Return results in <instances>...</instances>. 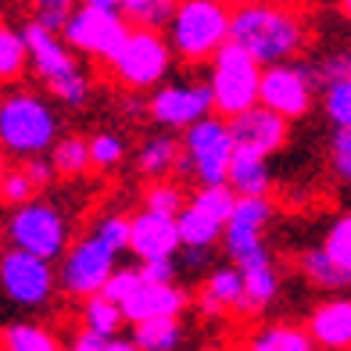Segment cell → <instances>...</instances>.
Wrapping results in <instances>:
<instances>
[{
    "label": "cell",
    "instance_id": "1",
    "mask_svg": "<svg viewBox=\"0 0 351 351\" xmlns=\"http://www.w3.org/2000/svg\"><path fill=\"white\" fill-rule=\"evenodd\" d=\"M230 40L241 43L262 65H276L308 51L312 25L308 14L287 0H237Z\"/></svg>",
    "mask_w": 351,
    "mask_h": 351
},
{
    "label": "cell",
    "instance_id": "2",
    "mask_svg": "<svg viewBox=\"0 0 351 351\" xmlns=\"http://www.w3.org/2000/svg\"><path fill=\"white\" fill-rule=\"evenodd\" d=\"M25 33V47H29V65H33L36 79L51 90V97L61 108H86L93 97V75L79 65V51L58 33L47 29L43 22L29 19L22 25Z\"/></svg>",
    "mask_w": 351,
    "mask_h": 351
},
{
    "label": "cell",
    "instance_id": "3",
    "mask_svg": "<svg viewBox=\"0 0 351 351\" xmlns=\"http://www.w3.org/2000/svg\"><path fill=\"white\" fill-rule=\"evenodd\" d=\"M61 136V115L36 90H11L0 97V151L14 162L51 154Z\"/></svg>",
    "mask_w": 351,
    "mask_h": 351
},
{
    "label": "cell",
    "instance_id": "4",
    "mask_svg": "<svg viewBox=\"0 0 351 351\" xmlns=\"http://www.w3.org/2000/svg\"><path fill=\"white\" fill-rule=\"evenodd\" d=\"M233 8L230 0H176V11L165 25L176 61L208 65L222 43H230Z\"/></svg>",
    "mask_w": 351,
    "mask_h": 351
},
{
    "label": "cell",
    "instance_id": "5",
    "mask_svg": "<svg viewBox=\"0 0 351 351\" xmlns=\"http://www.w3.org/2000/svg\"><path fill=\"white\" fill-rule=\"evenodd\" d=\"M4 241L11 247L33 251L40 258L61 262V254L72 244V226L69 215L47 197H29L22 204H11V212L4 219Z\"/></svg>",
    "mask_w": 351,
    "mask_h": 351
},
{
    "label": "cell",
    "instance_id": "6",
    "mask_svg": "<svg viewBox=\"0 0 351 351\" xmlns=\"http://www.w3.org/2000/svg\"><path fill=\"white\" fill-rule=\"evenodd\" d=\"M262 61H254L241 43H222L215 58L208 61V86L215 115L233 119L241 111L254 108L262 101Z\"/></svg>",
    "mask_w": 351,
    "mask_h": 351
},
{
    "label": "cell",
    "instance_id": "7",
    "mask_svg": "<svg viewBox=\"0 0 351 351\" xmlns=\"http://www.w3.org/2000/svg\"><path fill=\"white\" fill-rule=\"evenodd\" d=\"M176 51L169 43L165 29H140L133 25L130 36H125L119 58L108 65V75L115 79L122 90H154L162 86L169 72H172Z\"/></svg>",
    "mask_w": 351,
    "mask_h": 351
},
{
    "label": "cell",
    "instance_id": "8",
    "mask_svg": "<svg viewBox=\"0 0 351 351\" xmlns=\"http://www.w3.org/2000/svg\"><path fill=\"white\" fill-rule=\"evenodd\" d=\"M233 158H237V140L230 130V119H222L212 111V115H204L190 130H183L180 172L186 180H194L197 186L201 183H226Z\"/></svg>",
    "mask_w": 351,
    "mask_h": 351
},
{
    "label": "cell",
    "instance_id": "9",
    "mask_svg": "<svg viewBox=\"0 0 351 351\" xmlns=\"http://www.w3.org/2000/svg\"><path fill=\"white\" fill-rule=\"evenodd\" d=\"M58 291H61V283H58V269L51 258H40V254L11 247V244L0 251V294L14 308L40 312L51 305Z\"/></svg>",
    "mask_w": 351,
    "mask_h": 351
},
{
    "label": "cell",
    "instance_id": "10",
    "mask_svg": "<svg viewBox=\"0 0 351 351\" xmlns=\"http://www.w3.org/2000/svg\"><path fill=\"white\" fill-rule=\"evenodd\" d=\"M130 19L119 8H97V4H75L61 36H65L83 58L97 61V65H111L119 58L125 36H130Z\"/></svg>",
    "mask_w": 351,
    "mask_h": 351
},
{
    "label": "cell",
    "instance_id": "11",
    "mask_svg": "<svg viewBox=\"0 0 351 351\" xmlns=\"http://www.w3.org/2000/svg\"><path fill=\"white\" fill-rule=\"evenodd\" d=\"M115 269H119V251L111 244H104L93 230H86L79 241L69 244L65 254H61V269H58L61 294H69L75 301H83L90 294H101Z\"/></svg>",
    "mask_w": 351,
    "mask_h": 351
},
{
    "label": "cell",
    "instance_id": "12",
    "mask_svg": "<svg viewBox=\"0 0 351 351\" xmlns=\"http://www.w3.org/2000/svg\"><path fill=\"white\" fill-rule=\"evenodd\" d=\"M315 90H319V79L312 72V61L301 65V61L291 58L262 69V104L287 115L291 122L305 119L315 108Z\"/></svg>",
    "mask_w": 351,
    "mask_h": 351
},
{
    "label": "cell",
    "instance_id": "13",
    "mask_svg": "<svg viewBox=\"0 0 351 351\" xmlns=\"http://www.w3.org/2000/svg\"><path fill=\"white\" fill-rule=\"evenodd\" d=\"M151 122L158 130H172V133H183L190 130L194 122H201L204 115H212L215 104H212V86L208 79L197 83V79H183V83H162L151 90Z\"/></svg>",
    "mask_w": 351,
    "mask_h": 351
},
{
    "label": "cell",
    "instance_id": "14",
    "mask_svg": "<svg viewBox=\"0 0 351 351\" xmlns=\"http://www.w3.org/2000/svg\"><path fill=\"white\" fill-rule=\"evenodd\" d=\"M273 219V201L269 197H237V208L226 219V230H222V251L226 258L244 265L258 254H269L265 247V226Z\"/></svg>",
    "mask_w": 351,
    "mask_h": 351
},
{
    "label": "cell",
    "instance_id": "15",
    "mask_svg": "<svg viewBox=\"0 0 351 351\" xmlns=\"http://www.w3.org/2000/svg\"><path fill=\"white\" fill-rule=\"evenodd\" d=\"M183 247L180 222L169 212H158L140 204V212H133L130 222V254L136 262H154V258H176Z\"/></svg>",
    "mask_w": 351,
    "mask_h": 351
},
{
    "label": "cell",
    "instance_id": "16",
    "mask_svg": "<svg viewBox=\"0 0 351 351\" xmlns=\"http://www.w3.org/2000/svg\"><path fill=\"white\" fill-rule=\"evenodd\" d=\"M230 130H233V140H237V151H254V154L273 158L276 151H283V143L291 140V119L258 101L254 108L233 115Z\"/></svg>",
    "mask_w": 351,
    "mask_h": 351
},
{
    "label": "cell",
    "instance_id": "17",
    "mask_svg": "<svg viewBox=\"0 0 351 351\" xmlns=\"http://www.w3.org/2000/svg\"><path fill=\"white\" fill-rule=\"evenodd\" d=\"M190 305V291L180 283H151L143 280L136 291L122 301V315L125 323H143V319H154V315H183Z\"/></svg>",
    "mask_w": 351,
    "mask_h": 351
},
{
    "label": "cell",
    "instance_id": "18",
    "mask_svg": "<svg viewBox=\"0 0 351 351\" xmlns=\"http://www.w3.org/2000/svg\"><path fill=\"white\" fill-rule=\"evenodd\" d=\"M308 333L315 348H330V351H344L351 348V298L337 294L326 298L308 312Z\"/></svg>",
    "mask_w": 351,
    "mask_h": 351
},
{
    "label": "cell",
    "instance_id": "19",
    "mask_svg": "<svg viewBox=\"0 0 351 351\" xmlns=\"http://www.w3.org/2000/svg\"><path fill=\"white\" fill-rule=\"evenodd\" d=\"M244 305V273L241 265L230 262V265H219L212 269L201 283V294H197V308L201 315H226V312H241Z\"/></svg>",
    "mask_w": 351,
    "mask_h": 351
},
{
    "label": "cell",
    "instance_id": "20",
    "mask_svg": "<svg viewBox=\"0 0 351 351\" xmlns=\"http://www.w3.org/2000/svg\"><path fill=\"white\" fill-rule=\"evenodd\" d=\"M180 162H183V140L172 130H162L140 140L133 154V172L140 180H165V176L180 172Z\"/></svg>",
    "mask_w": 351,
    "mask_h": 351
},
{
    "label": "cell",
    "instance_id": "21",
    "mask_svg": "<svg viewBox=\"0 0 351 351\" xmlns=\"http://www.w3.org/2000/svg\"><path fill=\"white\" fill-rule=\"evenodd\" d=\"M244 273V305L241 315H258L280 298V269L273 262V254H258L241 265Z\"/></svg>",
    "mask_w": 351,
    "mask_h": 351
},
{
    "label": "cell",
    "instance_id": "22",
    "mask_svg": "<svg viewBox=\"0 0 351 351\" xmlns=\"http://www.w3.org/2000/svg\"><path fill=\"white\" fill-rule=\"evenodd\" d=\"M294 265H298L301 280H305L308 287H315V291L337 294V291H348V287H351V269H344L323 244H319V247H305L294 258Z\"/></svg>",
    "mask_w": 351,
    "mask_h": 351
},
{
    "label": "cell",
    "instance_id": "23",
    "mask_svg": "<svg viewBox=\"0 0 351 351\" xmlns=\"http://www.w3.org/2000/svg\"><path fill=\"white\" fill-rule=\"evenodd\" d=\"M226 183L241 197H269V190H273V169H269V158L254 154V151H237Z\"/></svg>",
    "mask_w": 351,
    "mask_h": 351
},
{
    "label": "cell",
    "instance_id": "24",
    "mask_svg": "<svg viewBox=\"0 0 351 351\" xmlns=\"http://www.w3.org/2000/svg\"><path fill=\"white\" fill-rule=\"evenodd\" d=\"M130 337L136 341L140 351H176L186 337L183 315H154V319H143V323H133Z\"/></svg>",
    "mask_w": 351,
    "mask_h": 351
},
{
    "label": "cell",
    "instance_id": "25",
    "mask_svg": "<svg viewBox=\"0 0 351 351\" xmlns=\"http://www.w3.org/2000/svg\"><path fill=\"white\" fill-rule=\"evenodd\" d=\"M29 65V47H25V33L22 25L14 29L8 19H0V86H14L22 83Z\"/></svg>",
    "mask_w": 351,
    "mask_h": 351
},
{
    "label": "cell",
    "instance_id": "26",
    "mask_svg": "<svg viewBox=\"0 0 351 351\" xmlns=\"http://www.w3.org/2000/svg\"><path fill=\"white\" fill-rule=\"evenodd\" d=\"M244 348L251 351H312L315 341L308 326H287V323H273V326H258L247 333Z\"/></svg>",
    "mask_w": 351,
    "mask_h": 351
},
{
    "label": "cell",
    "instance_id": "27",
    "mask_svg": "<svg viewBox=\"0 0 351 351\" xmlns=\"http://www.w3.org/2000/svg\"><path fill=\"white\" fill-rule=\"evenodd\" d=\"M176 222H180L183 247H215V244H222V230H226V222H219L215 215L197 208L194 201H186V208L176 215Z\"/></svg>",
    "mask_w": 351,
    "mask_h": 351
},
{
    "label": "cell",
    "instance_id": "28",
    "mask_svg": "<svg viewBox=\"0 0 351 351\" xmlns=\"http://www.w3.org/2000/svg\"><path fill=\"white\" fill-rule=\"evenodd\" d=\"M0 348L4 351H58L61 341L54 330L40 323H8L0 326Z\"/></svg>",
    "mask_w": 351,
    "mask_h": 351
},
{
    "label": "cell",
    "instance_id": "29",
    "mask_svg": "<svg viewBox=\"0 0 351 351\" xmlns=\"http://www.w3.org/2000/svg\"><path fill=\"white\" fill-rule=\"evenodd\" d=\"M79 326L97 330V333H122V326H125L122 305L111 301L108 294H90L79 301Z\"/></svg>",
    "mask_w": 351,
    "mask_h": 351
},
{
    "label": "cell",
    "instance_id": "30",
    "mask_svg": "<svg viewBox=\"0 0 351 351\" xmlns=\"http://www.w3.org/2000/svg\"><path fill=\"white\" fill-rule=\"evenodd\" d=\"M51 158L58 165V176H69V180H75V176H86L90 165H93V154H90V136H79V133H61L58 143L51 147Z\"/></svg>",
    "mask_w": 351,
    "mask_h": 351
},
{
    "label": "cell",
    "instance_id": "31",
    "mask_svg": "<svg viewBox=\"0 0 351 351\" xmlns=\"http://www.w3.org/2000/svg\"><path fill=\"white\" fill-rule=\"evenodd\" d=\"M319 104L333 130H351V75L330 79L319 86Z\"/></svg>",
    "mask_w": 351,
    "mask_h": 351
},
{
    "label": "cell",
    "instance_id": "32",
    "mask_svg": "<svg viewBox=\"0 0 351 351\" xmlns=\"http://www.w3.org/2000/svg\"><path fill=\"white\" fill-rule=\"evenodd\" d=\"M176 11V0H122V14L140 29H165Z\"/></svg>",
    "mask_w": 351,
    "mask_h": 351
},
{
    "label": "cell",
    "instance_id": "33",
    "mask_svg": "<svg viewBox=\"0 0 351 351\" xmlns=\"http://www.w3.org/2000/svg\"><path fill=\"white\" fill-rule=\"evenodd\" d=\"M186 190L180 183H172L169 176L165 180H147V186H143L140 194V204H147V208H158V212H169V215H180L186 208Z\"/></svg>",
    "mask_w": 351,
    "mask_h": 351
},
{
    "label": "cell",
    "instance_id": "34",
    "mask_svg": "<svg viewBox=\"0 0 351 351\" xmlns=\"http://www.w3.org/2000/svg\"><path fill=\"white\" fill-rule=\"evenodd\" d=\"M237 197H241V194H237L230 183H201L194 194H190V201H194L197 208H204L208 215H215L219 222H226V219L233 215Z\"/></svg>",
    "mask_w": 351,
    "mask_h": 351
},
{
    "label": "cell",
    "instance_id": "35",
    "mask_svg": "<svg viewBox=\"0 0 351 351\" xmlns=\"http://www.w3.org/2000/svg\"><path fill=\"white\" fill-rule=\"evenodd\" d=\"M69 348L72 351H140L136 341L125 337V333H97V330H86V326H79L72 333Z\"/></svg>",
    "mask_w": 351,
    "mask_h": 351
},
{
    "label": "cell",
    "instance_id": "36",
    "mask_svg": "<svg viewBox=\"0 0 351 351\" xmlns=\"http://www.w3.org/2000/svg\"><path fill=\"white\" fill-rule=\"evenodd\" d=\"M130 222H133V215H125V212H104L90 222V230L122 254V251H130Z\"/></svg>",
    "mask_w": 351,
    "mask_h": 351
},
{
    "label": "cell",
    "instance_id": "37",
    "mask_svg": "<svg viewBox=\"0 0 351 351\" xmlns=\"http://www.w3.org/2000/svg\"><path fill=\"white\" fill-rule=\"evenodd\" d=\"M125 136L122 133H93L90 136V154H93V169H101V172H108V169H115V165H122V158H125Z\"/></svg>",
    "mask_w": 351,
    "mask_h": 351
},
{
    "label": "cell",
    "instance_id": "38",
    "mask_svg": "<svg viewBox=\"0 0 351 351\" xmlns=\"http://www.w3.org/2000/svg\"><path fill=\"white\" fill-rule=\"evenodd\" d=\"M330 172L351 194V130H333V136H330Z\"/></svg>",
    "mask_w": 351,
    "mask_h": 351
},
{
    "label": "cell",
    "instance_id": "39",
    "mask_svg": "<svg viewBox=\"0 0 351 351\" xmlns=\"http://www.w3.org/2000/svg\"><path fill=\"white\" fill-rule=\"evenodd\" d=\"M323 247H326L344 269H351V212L337 215V219H333L330 226H326Z\"/></svg>",
    "mask_w": 351,
    "mask_h": 351
},
{
    "label": "cell",
    "instance_id": "40",
    "mask_svg": "<svg viewBox=\"0 0 351 351\" xmlns=\"http://www.w3.org/2000/svg\"><path fill=\"white\" fill-rule=\"evenodd\" d=\"M312 72H315V79H319V86L330 83V79L351 75V43H348V47H333V51H326L319 61H312Z\"/></svg>",
    "mask_w": 351,
    "mask_h": 351
},
{
    "label": "cell",
    "instance_id": "41",
    "mask_svg": "<svg viewBox=\"0 0 351 351\" xmlns=\"http://www.w3.org/2000/svg\"><path fill=\"white\" fill-rule=\"evenodd\" d=\"M25 4L33 8V19L36 22H43L47 29H58V33H61L79 0H25Z\"/></svg>",
    "mask_w": 351,
    "mask_h": 351
},
{
    "label": "cell",
    "instance_id": "42",
    "mask_svg": "<svg viewBox=\"0 0 351 351\" xmlns=\"http://www.w3.org/2000/svg\"><path fill=\"white\" fill-rule=\"evenodd\" d=\"M140 283H143V273H140V262H136V265H119L115 273H111V280L104 283V291H101V294H108L111 301H119V305H122V301L130 298V294L136 291Z\"/></svg>",
    "mask_w": 351,
    "mask_h": 351
},
{
    "label": "cell",
    "instance_id": "43",
    "mask_svg": "<svg viewBox=\"0 0 351 351\" xmlns=\"http://www.w3.org/2000/svg\"><path fill=\"white\" fill-rule=\"evenodd\" d=\"M40 190L36 183L29 180V172L19 165V169H8V180H4V194H0V201H8V204H22L29 197H36Z\"/></svg>",
    "mask_w": 351,
    "mask_h": 351
},
{
    "label": "cell",
    "instance_id": "44",
    "mask_svg": "<svg viewBox=\"0 0 351 351\" xmlns=\"http://www.w3.org/2000/svg\"><path fill=\"white\" fill-rule=\"evenodd\" d=\"M22 169L29 172V180L36 183L40 194H43V190L58 180V165H54V158H51V154H33V158H25Z\"/></svg>",
    "mask_w": 351,
    "mask_h": 351
},
{
    "label": "cell",
    "instance_id": "45",
    "mask_svg": "<svg viewBox=\"0 0 351 351\" xmlns=\"http://www.w3.org/2000/svg\"><path fill=\"white\" fill-rule=\"evenodd\" d=\"M143 280L151 283H180V262L176 258H154V262H140Z\"/></svg>",
    "mask_w": 351,
    "mask_h": 351
},
{
    "label": "cell",
    "instance_id": "46",
    "mask_svg": "<svg viewBox=\"0 0 351 351\" xmlns=\"http://www.w3.org/2000/svg\"><path fill=\"white\" fill-rule=\"evenodd\" d=\"M79 4H97V8H119L122 11V0H79Z\"/></svg>",
    "mask_w": 351,
    "mask_h": 351
},
{
    "label": "cell",
    "instance_id": "47",
    "mask_svg": "<svg viewBox=\"0 0 351 351\" xmlns=\"http://www.w3.org/2000/svg\"><path fill=\"white\" fill-rule=\"evenodd\" d=\"M4 151H0V194H4V180H8V165H4Z\"/></svg>",
    "mask_w": 351,
    "mask_h": 351
},
{
    "label": "cell",
    "instance_id": "48",
    "mask_svg": "<svg viewBox=\"0 0 351 351\" xmlns=\"http://www.w3.org/2000/svg\"><path fill=\"white\" fill-rule=\"evenodd\" d=\"M341 11H344V19H351V0H341Z\"/></svg>",
    "mask_w": 351,
    "mask_h": 351
}]
</instances>
